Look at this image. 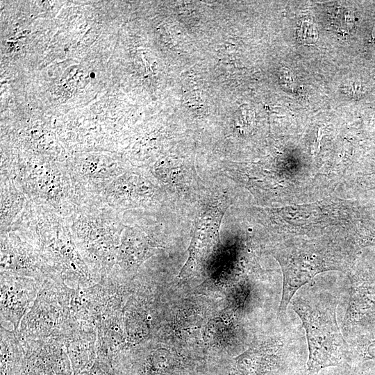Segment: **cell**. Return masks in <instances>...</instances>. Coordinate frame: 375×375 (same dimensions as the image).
I'll list each match as a JSON object with an SVG mask.
<instances>
[{
	"mask_svg": "<svg viewBox=\"0 0 375 375\" xmlns=\"http://www.w3.org/2000/svg\"><path fill=\"white\" fill-rule=\"evenodd\" d=\"M374 31L373 35H374V37L375 38V28H374Z\"/></svg>",
	"mask_w": 375,
	"mask_h": 375,
	"instance_id": "cell-6",
	"label": "cell"
},
{
	"mask_svg": "<svg viewBox=\"0 0 375 375\" xmlns=\"http://www.w3.org/2000/svg\"><path fill=\"white\" fill-rule=\"evenodd\" d=\"M226 206H215L196 220L188 249L189 257L181 270L179 277H188L203 264L215 251L219 242V230Z\"/></svg>",
	"mask_w": 375,
	"mask_h": 375,
	"instance_id": "cell-2",
	"label": "cell"
},
{
	"mask_svg": "<svg viewBox=\"0 0 375 375\" xmlns=\"http://www.w3.org/2000/svg\"><path fill=\"white\" fill-rule=\"evenodd\" d=\"M292 303L306 331L308 371L317 373L342 362L349 347L336 319L338 298L321 292L298 296Z\"/></svg>",
	"mask_w": 375,
	"mask_h": 375,
	"instance_id": "cell-1",
	"label": "cell"
},
{
	"mask_svg": "<svg viewBox=\"0 0 375 375\" xmlns=\"http://www.w3.org/2000/svg\"><path fill=\"white\" fill-rule=\"evenodd\" d=\"M299 39L306 43H314L317 40V31L313 25L309 22L301 24L298 31Z\"/></svg>",
	"mask_w": 375,
	"mask_h": 375,
	"instance_id": "cell-5",
	"label": "cell"
},
{
	"mask_svg": "<svg viewBox=\"0 0 375 375\" xmlns=\"http://www.w3.org/2000/svg\"><path fill=\"white\" fill-rule=\"evenodd\" d=\"M282 349L278 340L251 347L237 358L240 375H266L279 365Z\"/></svg>",
	"mask_w": 375,
	"mask_h": 375,
	"instance_id": "cell-4",
	"label": "cell"
},
{
	"mask_svg": "<svg viewBox=\"0 0 375 375\" xmlns=\"http://www.w3.org/2000/svg\"><path fill=\"white\" fill-rule=\"evenodd\" d=\"M374 320H375V281L367 277L353 276L344 326L345 328H349Z\"/></svg>",
	"mask_w": 375,
	"mask_h": 375,
	"instance_id": "cell-3",
	"label": "cell"
}]
</instances>
